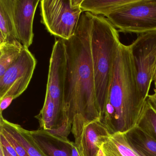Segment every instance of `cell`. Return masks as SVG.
I'll return each mask as SVG.
<instances>
[{
    "label": "cell",
    "mask_w": 156,
    "mask_h": 156,
    "mask_svg": "<svg viewBox=\"0 0 156 156\" xmlns=\"http://www.w3.org/2000/svg\"><path fill=\"white\" fill-rule=\"evenodd\" d=\"M93 15L83 12L76 32L64 41L66 49V76L61 119L51 133L68 137L70 132L77 142L85 126L100 121L95 87L91 50Z\"/></svg>",
    "instance_id": "obj_1"
},
{
    "label": "cell",
    "mask_w": 156,
    "mask_h": 156,
    "mask_svg": "<svg viewBox=\"0 0 156 156\" xmlns=\"http://www.w3.org/2000/svg\"><path fill=\"white\" fill-rule=\"evenodd\" d=\"M146 100L140 90L130 45L120 42L115 54L111 85L100 122L111 135L125 133L136 126Z\"/></svg>",
    "instance_id": "obj_2"
},
{
    "label": "cell",
    "mask_w": 156,
    "mask_h": 156,
    "mask_svg": "<svg viewBox=\"0 0 156 156\" xmlns=\"http://www.w3.org/2000/svg\"><path fill=\"white\" fill-rule=\"evenodd\" d=\"M91 41L97 105L101 117L111 85L115 54L120 42L119 31L104 16L93 15Z\"/></svg>",
    "instance_id": "obj_3"
},
{
    "label": "cell",
    "mask_w": 156,
    "mask_h": 156,
    "mask_svg": "<svg viewBox=\"0 0 156 156\" xmlns=\"http://www.w3.org/2000/svg\"><path fill=\"white\" fill-rule=\"evenodd\" d=\"M82 0H41V23L51 35L64 41L75 35L83 12Z\"/></svg>",
    "instance_id": "obj_4"
},
{
    "label": "cell",
    "mask_w": 156,
    "mask_h": 156,
    "mask_svg": "<svg viewBox=\"0 0 156 156\" xmlns=\"http://www.w3.org/2000/svg\"><path fill=\"white\" fill-rule=\"evenodd\" d=\"M119 32L142 34L156 31V1L135 0L107 17Z\"/></svg>",
    "instance_id": "obj_5"
},
{
    "label": "cell",
    "mask_w": 156,
    "mask_h": 156,
    "mask_svg": "<svg viewBox=\"0 0 156 156\" xmlns=\"http://www.w3.org/2000/svg\"><path fill=\"white\" fill-rule=\"evenodd\" d=\"M130 46L140 90L146 100L156 63V31L140 34Z\"/></svg>",
    "instance_id": "obj_6"
},
{
    "label": "cell",
    "mask_w": 156,
    "mask_h": 156,
    "mask_svg": "<svg viewBox=\"0 0 156 156\" xmlns=\"http://www.w3.org/2000/svg\"><path fill=\"white\" fill-rule=\"evenodd\" d=\"M37 60L24 47L18 60L0 77V100L8 96L16 99L28 88L33 76Z\"/></svg>",
    "instance_id": "obj_7"
},
{
    "label": "cell",
    "mask_w": 156,
    "mask_h": 156,
    "mask_svg": "<svg viewBox=\"0 0 156 156\" xmlns=\"http://www.w3.org/2000/svg\"><path fill=\"white\" fill-rule=\"evenodd\" d=\"M66 63L67 58L64 41L59 39L55 41L53 46L49 64L46 93L50 95L58 110L60 115L59 121L63 102Z\"/></svg>",
    "instance_id": "obj_8"
},
{
    "label": "cell",
    "mask_w": 156,
    "mask_h": 156,
    "mask_svg": "<svg viewBox=\"0 0 156 156\" xmlns=\"http://www.w3.org/2000/svg\"><path fill=\"white\" fill-rule=\"evenodd\" d=\"M40 0H13L12 17L19 41L29 48L33 42V23Z\"/></svg>",
    "instance_id": "obj_9"
},
{
    "label": "cell",
    "mask_w": 156,
    "mask_h": 156,
    "mask_svg": "<svg viewBox=\"0 0 156 156\" xmlns=\"http://www.w3.org/2000/svg\"><path fill=\"white\" fill-rule=\"evenodd\" d=\"M111 135L100 121H94L85 126L78 141L74 142L82 156H96Z\"/></svg>",
    "instance_id": "obj_10"
},
{
    "label": "cell",
    "mask_w": 156,
    "mask_h": 156,
    "mask_svg": "<svg viewBox=\"0 0 156 156\" xmlns=\"http://www.w3.org/2000/svg\"><path fill=\"white\" fill-rule=\"evenodd\" d=\"M39 147L48 156H72L71 141L44 129L30 131Z\"/></svg>",
    "instance_id": "obj_11"
},
{
    "label": "cell",
    "mask_w": 156,
    "mask_h": 156,
    "mask_svg": "<svg viewBox=\"0 0 156 156\" xmlns=\"http://www.w3.org/2000/svg\"><path fill=\"white\" fill-rule=\"evenodd\" d=\"M0 128L9 132L23 146L30 156H48L39 147L33 137L30 130L18 124L11 123L0 114Z\"/></svg>",
    "instance_id": "obj_12"
},
{
    "label": "cell",
    "mask_w": 156,
    "mask_h": 156,
    "mask_svg": "<svg viewBox=\"0 0 156 156\" xmlns=\"http://www.w3.org/2000/svg\"><path fill=\"white\" fill-rule=\"evenodd\" d=\"M130 147L140 156H156V140L137 126L124 133Z\"/></svg>",
    "instance_id": "obj_13"
},
{
    "label": "cell",
    "mask_w": 156,
    "mask_h": 156,
    "mask_svg": "<svg viewBox=\"0 0 156 156\" xmlns=\"http://www.w3.org/2000/svg\"><path fill=\"white\" fill-rule=\"evenodd\" d=\"M12 4L13 0H0V44L19 41L12 17Z\"/></svg>",
    "instance_id": "obj_14"
},
{
    "label": "cell",
    "mask_w": 156,
    "mask_h": 156,
    "mask_svg": "<svg viewBox=\"0 0 156 156\" xmlns=\"http://www.w3.org/2000/svg\"><path fill=\"white\" fill-rule=\"evenodd\" d=\"M135 0H82L81 9L94 15H100L106 18L126 5Z\"/></svg>",
    "instance_id": "obj_15"
},
{
    "label": "cell",
    "mask_w": 156,
    "mask_h": 156,
    "mask_svg": "<svg viewBox=\"0 0 156 156\" xmlns=\"http://www.w3.org/2000/svg\"><path fill=\"white\" fill-rule=\"evenodd\" d=\"M96 156H140L127 141L124 133L112 134Z\"/></svg>",
    "instance_id": "obj_16"
},
{
    "label": "cell",
    "mask_w": 156,
    "mask_h": 156,
    "mask_svg": "<svg viewBox=\"0 0 156 156\" xmlns=\"http://www.w3.org/2000/svg\"><path fill=\"white\" fill-rule=\"evenodd\" d=\"M35 118L39 120L41 129L50 132L57 127L60 115L55 105L48 93H46L42 108Z\"/></svg>",
    "instance_id": "obj_17"
},
{
    "label": "cell",
    "mask_w": 156,
    "mask_h": 156,
    "mask_svg": "<svg viewBox=\"0 0 156 156\" xmlns=\"http://www.w3.org/2000/svg\"><path fill=\"white\" fill-rule=\"evenodd\" d=\"M24 48L19 41L0 44V77L18 60Z\"/></svg>",
    "instance_id": "obj_18"
},
{
    "label": "cell",
    "mask_w": 156,
    "mask_h": 156,
    "mask_svg": "<svg viewBox=\"0 0 156 156\" xmlns=\"http://www.w3.org/2000/svg\"><path fill=\"white\" fill-rule=\"evenodd\" d=\"M136 126L156 140V112L147 100Z\"/></svg>",
    "instance_id": "obj_19"
},
{
    "label": "cell",
    "mask_w": 156,
    "mask_h": 156,
    "mask_svg": "<svg viewBox=\"0 0 156 156\" xmlns=\"http://www.w3.org/2000/svg\"><path fill=\"white\" fill-rule=\"evenodd\" d=\"M0 133H2L14 148L19 156H30L23 146L20 144L12 135L5 129L0 128Z\"/></svg>",
    "instance_id": "obj_20"
},
{
    "label": "cell",
    "mask_w": 156,
    "mask_h": 156,
    "mask_svg": "<svg viewBox=\"0 0 156 156\" xmlns=\"http://www.w3.org/2000/svg\"><path fill=\"white\" fill-rule=\"evenodd\" d=\"M0 144L7 150L11 155L13 156H19L11 144L6 138V137L2 134L0 133Z\"/></svg>",
    "instance_id": "obj_21"
},
{
    "label": "cell",
    "mask_w": 156,
    "mask_h": 156,
    "mask_svg": "<svg viewBox=\"0 0 156 156\" xmlns=\"http://www.w3.org/2000/svg\"><path fill=\"white\" fill-rule=\"evenodd\" d=\"M14 98L12 96H8L4 98L2 100H0V111L1 114H2V111L9 107L12 101L14 100Z\"/></svg>",
    "instance_id": "obj_22"
},
{
    "label": "cell",
    "mask_w": 156,
    "mask_h": 156,
    "mask_svg": "<svg viewBox=\"0 0 156 156\" xmlns=\"http://www.w3.org/2000/svg\"><path fill=\"white\" fill-rule=\"evenodd\" d=\"M154 94L149 95L146 100L150 106L156 112V89H154Z\"/></svg>",
    "instance_id": "obj_23"
},
{
    "label": "cell",
    "mask_w": 156,
    "mask_h": 156,
    "mask_svg": "<svg viewBox=\"0 0 156 156\" xmlns=\"http://www.w3.org/2000/svg\"><path fill=\"white\" fill-rule=\"evenodd\" d=\"M72 156H83L75 142L71 141Z\"/></svg>",
    "instance_id": "obj_24"
},
{
    "label": "cell",
    "mask_w": 156,
    "mask_h": 156,
    "mask_svg": "<svg viewBox=\"0 0 156 156\" xmlns=\"http://www.w3.org/2000/svg\"><path fill=\"white\" fill-rule=\"evenodd\" d=\"M0 147H1L2 148V151H3V154H4V156H13L12 155H11L9 153L8 151H7L6 149L2 147V145L0 144Z\"/></svg>",
    "instance_id": "obj_25"
},
{
    "label": "cell",
    "mask_w": 156,
    "mask_h": 156,
    "mask_svg": "<svg viewBox=\"0 0 156 156\" xmlns=\"http://www.w3.org/2000/svg\"><path fill=\"white\" fill-rule=\"evenodd\" d=\"M156 80V61L155 63V67H154V73H153V81L155 82Z\"/></svg>",
    "instance_id": "obj_26"
},
{
    "label": "cell",
    "mask_w": 156,
    "mask_h": 156,
    "mask_svg": "<svg viewBox=\"0 0 156 156\" xmlns=\"http://www.w3.org/2000/svg\"><path fill=\"white\" fill-rule=\"evenodd\" d=\"M0 156H4V154H3V151H2L1 147H0Z\"/></svg>",
    "instance_id": "obj_27"
},
{
    "label": "cell",
    "mask_w": 156,
    "mask_h": 156,
    "mask_svg": "<svg viewBox=\"0 0 156 156\" xmlns=\"http://www.w3.org/2000/svg\"><path fill=\"white\" fill-rule=\"evenodd\" d=\"M154 86H155V88L154 89H156V80L154 82Z\"/></svg>",
    "instance_id": "obj_28"
}]
</instances>
